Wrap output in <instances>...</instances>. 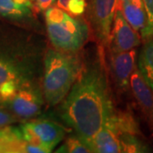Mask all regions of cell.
<instances>
[{"label": "cell", "mask_w": 153, "mask_h": 153, "mask_svg": "<svg viewBox=\"0 0 153 153\" xmlns=\"http://www.w3.org/2000/svg\"><path fill=\"white\" fill-rule=\"evenodd\" d=\"M102 52L82 65L79 76L60 102V118L88 146L115 114Z\"/></svg>", "instance_id": "obj_1"}, {"label": "cell", "mask_w": 153, "mask_h": 153, "mask_svg": "<svg viewBox=\"0 0 153 153\" xmlns=\"http://www.w3.org/2000/svg\"><path fill=\"white\" fill-rule=\"evenodd\" d=\"M44 65V98L49 106H55L69 93L83 64L76 53L50 49L45 53Z\"/></svg>", "instance_id": "obj_2"}, {"label": "cell", "mask_w": 153, "mask_h": 153, "mask_svg": "<svg viewBox=\"0 0 153 153\" xmlns=\"http://www.w3.org/2000/svg\"><path fill=\"white\" fill-rule=\"evenodd\" d=\"M38 54L20 46L0 48V104L4 105L25 84L36 80Z\"/></svg>", "instance_id": "obj_3"}, {"label": "cell", "mask_w": 153, "mask_h": 153, "mask_svg": "<svg viewBox=\"0 0 153 153\" xmlns=\"http://www.w3.org/2000/svg\"><path fill=\"white\" fill-rule=\"evenodd\" d=\"M44 16L49 41L55 49L76 53L86 44L89 34L86 22L57 6L49 8Z\"/></svg>", "instance_id": "obj_4"}, {"label": "cell", "mask_w": 153, "mask_h": 153, "mask_svg": "<svg viewBox=\"0 0 153 153\" xmlns=\"http://www.w3.org/2000/svg\"><path fill=\"white\" fill-rule=\"evenodd\" d=\"M44 94L37 80L22 86L5 104L18 120L28 121L37 117L44 105Z\"/></svg>", "instance_id": "obj_5"}, {"label": "cell", "mask_w": 153, "mask_h": 153, "mask_svg": "<svg viewBox=\"0 0 153 153\" xmlns=\"http://www.w3.org/2000/svg\"><path fill=\"white\" fill-rule=\"evenodd\" d=\"M23 139L44 148L46 152H53L65 137V128L48 119H33L20 126Z\"/></svg>", "instance_id": "obj_6"}, {"label": "cell", "mask_w": 153, "mask_h": 153, "mask_svg": "<svg viewBox=\"0 0 153 153\" xmlns=\"http://www.w3.org/2000/svg\"><path fill=\"white\" fill-rule=\"evenodd\" d=\"M120 0H91L89 19L94 35L102 46H108L111 27Z\"/></svg>", "instance_id": "obj_7"}, {"label": "cell", "mask_w": 153, "mask_h": 153, "mask_svg": "<svg viewBox=\"0 0 153 153\" xmlns=\"http://www.w3.org/2000/svg\"><path fill=\"white\" fill-rule=\"evenodd\" d=\"M141 44V37L127 22L119 8L115 15L109 44L111 53H118L136 49Z\"/></svg>", "instance_id": "obj_8"}, {"label": "cell", "mask_w": 153, "mask_h": 153, "mask_svg": "<svg viewBox=\"0 0 153 153\" xmlns=\"http://www.w3.org/2000/svg\"><path fill=\"white\" fill-rule=\"evenodd\" d=\"M110 66L117 88L122 90L128 88L130 76L133 71L137 68L136 49L118 53H111Z\"/></svg>", "instance_id": "obj_9"}, {"label": "cell", "mask_w": 153, "mask_h": 153, "mask_svg": "<svg viewBox=\"0 0 153 153\" xmlns=\"http://www.w3.org/2000/svg\"><path fill=\"white\" fill-rule=\"evenodd\" d=\"M129 88L132 90L134 98L137 100L143 113L147 119L148 123L153 128V90L146 82L142 75L138 69L133 71Z\"/></svg>", "instance_id": "obj_10"}, {"label": "cell", "mask_w": 153, "mask_h": 153, "mask_svg": "<svg viewBox=\"0 0 153 153\" xmlns=\"http://www.w3.org/2000/svg\"><path fill=\"white\" fill-rule=\"evenodd\" d=\"M88 146L92 152H122L119 134L115 128L113 117L109 121H107V123L101 128V129L94 136L93 139L88 144Z\"/></svg>", "instance_id": "obj_11"}, {"label": "cell", "mask_w": 153, "mask_h": 153, "mask_svg": "<svg viewBox=\"0 0 153 153\" xmlns=\"http://www.w3.org/2000/svg\"><path fill=\"white\" fill-rule=\"evenodd\" d=\"M120 9L127 22L141 35L147 25V16L142 0H120Z\"/></svg>", "instance_id": "obj_12"}, {"label": "cell", "mask_w": 153, "mask_h": 153, "mask_svg": "<svg viewBox=\"0 0 153 153\" xmlns=\"http://www.w3.org/2000/svg\"><path fill=\"white\" fill-rule=\"evenodd\" d=\"M25 142L20 127L8 125L0 128V152L23 153Z\"/></svg>", "instance_id": "obj_13"}, {"label": "cell", "mask_w": 153, "mask_h": 153, "mask_svg": "<svg viewBox=\"0 0 153 153\" xmlns=\"http://www.w3.org/2000/svg\"><path fill=\"white\" fill-rule=\"evenodd\" d=\"M137 69L153 90V37L143 44L137 57Z\"/></svg>", "instance_id": "obj_14"}, {"label": "cell", "mask_w": 153, "mask_h": 153, "mask_svg": "<svg viewBox=\"0 0 153 153\" xmlns=\"http://www.w3.org/2000/svg\"><path fill=\"white\" fill-rule=\"evenodd\" d=\"M33 9L16 0H0V16L13 21H26L32 19Z\"/></svg>", "instance_id": "obj_15"}, {"label": "cell", "mask_w": 153, "mask_h": 153, "mask_svg": "<svg viewBox=\"0 0 153 153\" xmlns=\"http://www.w3.org/2000/svg\"><path fill=\"white\" fill-rule=\"evenodd\" d=\"M113 123L117 133L141 134L140 126L134 116L128 111H116L113 116Z\"/></svg>", "instance_id": "obj_16"}, {"label": "cell", "mask_w": 153, "mask_h": 153, "mask_svg": "<svg viewBox=\"0 0 153 153\" xmlns=\"http://www.w3.org/2000/svg\"><path fill=\"white\" fill-rule=\"evenodd\" d=\"M122 152L144 153L151 152V148L146 143L140 134H119Z\"/></svg>", "instance_id": "obj_17"}, {"label": "cell", "mask_w": 153, "mask_h": 153, "mask_svg": "<svg viewBox=\"0 0 153 153\" xmlns=\"http://www.w3.org/2000/svg\"><path fill=\"white\" fill-rule=\"evenodd\" d=\"M55 152L91 153L92 152L82 139L75 134L67 137L65 142L55 151Z\"/></svg>", "instance_id": "obj_18"}, {"label": "cell", "mask_w": 153, "mask_h": 153, "mask_svg": "<svg viewBox=\"0 0 153 153\" xmlns=\"http://www.w3.org/2000/svg\"><path fill=\"white\" fill-rule=\"evenodd\" d=\"M147 16V25L140 35L144 41L153 37V0H142Z\"/></svg>", "instance_id": "obj_19"}, {"label": "cell", "mask_w": 153, "mask_h": 153, "mask_svg": "<svg viewBox=\"0 0 153 153\" xmlns=\"http://www.w3.org/2000/svg\"><path fill=\"white\" fill-rule=\"evenodd\" d=\"M17 121H19L18 118L11 113L4 105L0 104V128L10 125Z\"/></svg>", "instance_id": "obj_20"}, {"label": "cell", "mask_w": 153, "mask_h": 153, "mask_svg": "<svg viewBox=\"0 0 153 153\" xmlns=\"http://www.w3.org/2000/svg\"><path fill=\"white\" fill-rule=\"evenodd\" d=\"M57 0H33V11L34 14L45 12L49 8L55 6Z\"/></svg>", "instance_id": "obj_21"}, {"label": "cell", "mask_w": 153, "mask_h": 153, "mask_svg": "<svg viewBox=\"0 0 153 153\" xmlns=\"http://www.w3.org/2000/svg\"><path fill=\"white\" fill-rule=\"evenodd\" d=\"M70 0H57L56 1V6L60 8V9H62L63 10L66 11V5H67V3Z\"/></svg>", "instance_id": "obj_22"}, {"label": "cell", "mask_w": 153, "mask_h": 153, "mask_svg": "<svg viewBox=\"0 0 153 153\" xmlns=\"http://www.w3.org/2000/svg\"><path fill=\"white\" fill-rule=\"evenodd\" d=\"M152 130H153V128H152Z\"/></svg>", "instance_id": "obj_23"}]
</instances>
